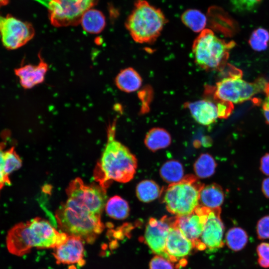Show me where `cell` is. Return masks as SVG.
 Wrapping results in <instances>:
<instances>
[{
    "label": "cell",
    "instance_id": "cell-1",
    "mask_svg": "<svg viewBox=\"0 0 269 269\" xmlns=\"http://www.w3.org/2000/svg\"><path fill=\"white\" fill-rule=\"evenodd\" d=\"M66 192L67 199L55 213L59 228L68 236L93 243L104 229L101 215L106 203V190L98 184H86L76 178Z\"/></svg>",
    "mask_w": 269,
    "mask_h": 269
},
{
    "label": "cell",
    "instance_id": "cell-2",
    "mask_svg": "<svg viewBox=\"0 0 269 269\" xmlns=\"http://www.w3.org/2000/svg\"><path fill=\"white\" fill-rule=\"evenodd\" d=\"M115 122L107 129V140L93 173L95 181L107 190L113 181L126 183L135 173L137 160L128 148L115 138Z\"/></svg>",
    "mask_w": 269,
    "mask_h": 269
},
{
    "label": "cell",
    "instance_id": "cell-3",
    "mask_svg": "<svg viewBox=\"0 0 269 269\" xmlns=\"http://www.w3.org/2000/svg\"><path fill=\"white\" fill-rule=\"evenodd\" d=\"M68 237V235L57 231L48 221L36 217L14 225L6 235V246L10 254L20 257L33 248L55 249Z\"/></svg>",
    "mask_w": 269,
    "mask_h": 269
},
{
    "label": "cell",
    "instance_id": "cell-4",
    "mask_svg": "<svg viewBox=\"0 0 269 269\" xmlns=\"http://www.w3.org/2000/svg\"><path fill=\"white\" fill-rule=\"evenodd\" d=\"M167 22L163 12L145 0H137L126 22V27L136 42L153 43Z\"/></svg>",
    "mask_w": 269,
    "mask_h": 269
},
{
    "label": "cell",
    "instance_id": "cell-5",
    "mask_svg": "<svg viewBox=\"0 0 269 269\" xmlns=\"http://www.w3.org/2000/svg\"><path fill=\"white\" fill-rule=\"evenodd\" d=\"M235 45L234 41H226L211 29H205L194 40L192 51L195 62L201 68L209 71H221Z\"/></svg>",
    "mask_w": 269,
    "mask_h": 269
},
{
    "label": "cell",
    "instance_id": "cell-6",
    "mask_svg": "<svg viewBox=\"0 0 269 269\" xmlns=\"http://www.w3.org/2000/svg\"><path fill=\"white\" fill-rule=\"evenodd\" d=\"M193 175H187L179 182L161 190L160 197L167 210L176 216L192 213L199 206L200 191L203 186Z\"/></svg>",
    "mask_w": 269,
    "mask_h": 269
},
{
    "label": "cell",
    "instance_id": "cell-7",
    "mask_svg": "<svg viewBox=\"0 0 269 269\" xmlns=\"http://www.w3.org/2000/svg\"><path fill=\"white\" fill-rule=\"evenodd\" d=\"M228 77L224 78L214 86L215 97L224 101L238 104L251 99L255 95L265 90L267 83L263 78L253 82L242 79L241 70L235 68Z\"/></svg>",
    "mask_w": 269,
    "mask_h": 269
},
{
    "label": "cell",
    "instance_id": "cell-8",
    "mask_svg": "<svg viewBox=\"0 0 269 269\" xmlns=\"http://www.w3.org/2000/svg\"><path fill=\"white\" fill-rule=\"evenodd\" d=\"M206 98L185 103L193 119L203 126H209L218 118L226 119L232 114L234 109L231 103L224 101L215 96L214 87L208 86L205 90Z\"/></svg>",
    "mask_w": 269,
    "mask_h": 269
},
{
    "label": "cell",
    "instance_id": "cell-9",
    "mask_svg": "<svg viewBox=\"0 0 269 269\" xmlns=\"http://www.w3.org/2000/svg\"><path fill=\"white\" fill-rule=\"evenodd\" d=\"M98 0H50L48 9L51 24L56 27L76 25L83 15Z\"/></svg>",
    "mask_w": 269,
    "mask_h": 269
},
{
    "label": "cell",
    "instance_id": "cell-10",
    "mask_svg": "<svg viewBox=\"0 0 269 269\" xmlns=\"http://www.w3.org/2000/svg\"><path fill=\"white\" fill-rule=\"evenodd\" d=\"M34 29L31 23L10 14L0 15V37L2 45L7 50H15L32 39Z\"/></svg>",
    "mask_w": 269,
    "mask_h": 269
},
{
    "label": "cell",
    "instance_id": "cell-11",
    "mask_svg": "<svg viewBox=\"0 0 269 269\" xmlns=\"http://www.w3.org/2000/svg\"><path fill=\"white\" fill-rule=\"evenodd\" d=\"M210 209L199 205L191 213L174 218L173 225L194 244L195 249L203 250L204 246L200 238L203 232Z\"/></svg>",
    "mask_w": 269,
    "mask_h": 269
},
{
    "label": "cell",
    "instance_id": "cell-12",
    "mask_svg": "<svg viewBox=\"0 0 269 269\" xmlns=\"http://www.w3.org/2000/svg\"><path fill=\"white\" fill-rule=\"evenodd\" d=\"M174 220V218H168L166 216L160 219L150 218L146 224L143 237L145 244L154 253L167 260L165 247L168 233Z\"/></svg>",
    "mask_w": 269,
    "mask_h": 269
},
{
    "label": "cell",
    "instance_id": "cell-13",
    "mask_svg": "<svg viewBox=\"0 0 269 269\" xmlns=\"http://www.w3.org/2000/svg\"><path fill=\"white\" fill-rule=\"evenodd\" d=\"M194 248L192 242L185 237L173 223L168 233L165 247L168 260L171 263L178 262V266L185 265V258Z\"/></svg>",
    "mask_w": 269,
    "mask_h": 269
},
{
    "label": "cell",
    "instance_id": "cell-14",
    "mask_svg": "<svg viewBox=\"0 0 269 269\" xmlns=\"http://www.w3.org/2000/svg\"><path fill=\"white\" fill-rule=\"evenodd\" d=\"M221 208L210 209L204 230L200 238L206 249L213 251L224 246V224L220 217Z\"/></svg>",
    "mask_w": 269,
    "mask_h": 269
},
{
    "label": "cell",
    "instance_id": "cell-15",
    "mask_svg": "<svg viewBox=\"0 0 269 269\" xmlns=\"http://www.w3.org/2000/svg\"><path fill=\"white\" fill-rule=\"evenodd\" d=\"M83 242L78 237L68 236L64 243L55 248L53 256L57 264L83 265L85 263Z\"/></svg>",
    "mask_w": 269,
    "mask_h": 269
},
{
    "label": "cell",
    "instance_id": "cell-16",
    "mask_svg": "<svg viewBox=\"0 0 269 269\" xmlns=\"http://www.w3.org/2000/svg\"><path fill=\"white\" fill-rule=\"evenodd\" d=\"M39 59L37 64H26L14 69V73L24 89H31L44 81L48 66L40 56Z\"/></svg>",
    "mask_w": 269,
    "mask_h": 269
},
{
    "label": "cell",
    "instance_id": "cell-17",
    "mask_svg": "<svg viewBox=\"0 0 269 269\" xmlns=\"http://www.w3.org/2000/svg\"><path fill=\"white\" fill-rule=\"evenodd\" d=\"M224 195L219 185L212 183L203 186L200 191L199 205L214 209L220 208L224 201Z\"/></svg>",
    "mask_w": 269,
    "mask_h": 269
},
{
    "label": "cell",
    "instance_id": "cell-18",
    "mask_svg": "<svg viewBox=\"0 0 269 269\" xmlns=\"http://www.w3.org/2000/svg\"><path fill=\"white\" fill-rule=\"evenodd\" d=\"M115 84L118 88L126 93L138 90L142 84V78L138 73L132 67L122 70L116 77Z\"/></svg>",
    "mask_w": 269,
    "mask_h": 269
},
{
    "label": "cell",
    "instance_id": "cell-19",
    "mask_svg": "<svg viewBox=\"0 0 269 269\" xmlns=\"http://www.w3.org/2000/svg\"><path fill=\"white\" fill-rule=\"evenodd\" d=\"M80 23L85 31L91 34H98L104 29L106 19L101 11L91 8L83 15Z\"/></svg>",
    "mask_w": 269,
    "mask_h": 269
},
{
    "label": "cell",
    "instance_id": "cell-20",
    "mask_svg": "<svg viewBox=\"0 0 269 269\" xmlns=\"http://www.w3.org/2000/svg\"><path fill=\"white\" fill-rule=\"evenodd\" d=\"M171 141V136L165 130L160 128H154L146 134L144 143L148 149L155 151L167 147L170 144Z\"/></svg>",
    "mask_w": 269,
    "mask_h": 269
},
{
    "label": "cell",
    "instance_id": "cell-21",
    "mask_svg": "<svg viewBox=\"0 0 269 269\" xmlns=\"http://www.w3.org/2000/svg\"><path fill=\"white\" fill-rule=\"evenodd\" d=\"M105 210L109 217L117 220L126 219L130 213L127 201L118 195L111 197L106 201Z\"/></svg>",
    "mask_w": 269,
    "mask_h": 269
},
{
    "label": "cell",
    "instance_id": "cell-22",
    "mask_svg": "<svg viewBox=\"0 0 269 269\" xmlns=\"http://www.w3.org/2000/svg\"><path fill=\"white\" fill-rule=\"evenodd\" d=\"M182 22L195 32H201L205 29L207 18L199 10L189 9L185 11L181 16Z\"/></svg>",
    "mask_w": 269,
    "mask_h": 269
},
{
    "label": "cell",
    "instance_id": "cell-23",
    "mask_svg": "<svg viewBox=\"0 0 269 269\" xmlns=\"http://www.w3.org/2000/svg\"><path fill=\"white\" fill-rule=\"evenodd\" d=\"M161 178L166 182L172 184L180 181L184 177V170L181 163L175 160L165 162L160 169Z\"/></svg>",
    "mask_w": 269,
    "mask_h": 269
},
{
    "label": "cell",
    "instance_id": "cell-24",
    "mask_svg": "<svg viewBox=\"0 0 269 269\" xmlns=\"http://www.w3.org/2000/svg\"><path fill=\"white\" fill-rule=\"evenodd\" d=\"M161 193L158 185L150 180L140 181L136 187V194L138 199L143 202H149L160 197Z\"/></svg>",
    "mask_w": 269,
    "mask_h": 269
},
{
    "label": "cell",
    "instance_id": "cell-25",
    "mask_svg": "<svg viewBox=\"0 0 269 269\" xmlns=\"http://www.w3.org/2000/svg\"><path fill=\"white\" fill-rule=\"evenodd\" d=\"M216 163L213 157L208 153H203L194 164V170L197 177L205 178L215 172Z\"/></svg>",
    "mask_w": 269,
    "mask_h": 269
},
{
    "label": "cell",
    "instance_id": "cell-26",
    "mask_svg": "<svg viewBox=\"0 0 269 269\" xmlns=\"http://www.w3.org/2000/svg\"><path fill=\"white\" fill-rule=\"evenodd\" d=\"M248 238L246 232L243 229L234 227L227 232L226 235V242L230 249L238 251L245 247Z\"/></svg>",
    "mask_w": 269,
    "mask_h": 269
},
{
    "label": "cell",
    "instance_id": "cell-27",
    "mask_svg": "<svg viewBox=\"0 0 269 269\" xmlns=\"http://www.w3.org/2000/svg\"><path fill=\"white\" fill-rule=\"evenodd\" d=\"M269 41V32L263 28H258L252 32L249 43L254 50L262 51L267 48Z\"/></svg>",
    "mask_w": 269,
    "mask_h": 269
},
{
    "label": "cell",
    "instance_id": "cell-28",
    "mask_svg": "<svg viewBox=\"0 0 269 269\" xmlns=\"http://www.w3.org/2000/svg\"><path fill=\"white\" fill-rule=\"evenodd\" d=\"M4 172L6 176L19 169L22 166V160L17 153L14 146L5 150L4 152Z\"/></svg>",
    "mask_w": 269,
    "mask_h": 269
},
{
    "label": "cell",
    "instance_id": "cell-29",
    "mask_svg": "<svg viewBox=\"0 0 269 269\" xmlns=\"http://www.w3.org/2000/svg\"><path fill=\"white\" fill-rule=\"evenodd\" d=\"M262 0H231L232 5L239 12L249 11L254 9Z\"/></svg>",
    "mask_w": 269,
    "mask_h": 269
},
{
    "label": "cell",
    "instance_id": "cell-30",
    "mask_svg": "<svg viewBox=\"0 0 269 269\" xmlns=\"http://www.w3.org/2000/svg\"><path fill=\"white\" fill-rule=\"evenodd\" d=\"M258 263L263 268H269V243H262L257 248Z\"/></svg>",
    "mask_w": 269,
    "mask_h": 269
},
{
    "label": "cell",
    "instance_id": "cell-31",
    "mask_svg": "<svg viewBox=\"0 0 269 269\" xmlns=\"http://www.w3.org/2000/svg\"><path fill=\"white\" fill-rule=\"evenodd\" d=\"M5 145V142H0V190L4 185L11 184L9 177L6 176L4 172V152Z\"/></svg>",
    "mask_w": 269,
    "mask_h": 269
},
{
    "label": "cell",
    "instance_id": "cell-32",
    "mask_svg": "<svg viewBox=\"0 0 269 269\" xmlns=\"http://www.w3.org/2000/svg\"><path fill=\"white\" fill-rule=\"evenodd\" d=\"M149 269H174L171 262L165 258L156 255L149 263Z\"/></svg>",
    "mask_w": 269,
    "mask_h": 269
},
{
    "label": "cell",
    "instance_id": "cell-33",
    "mask_svg": "<svg viewBox=\"0 0 269 269\" xmlns=\"http://www.w3.org/2000/svg\"><path fill=\"white\" fill-rule=\"evenodd\" d=\"M257 231L259 239H269V215L263 217L259 221Z\"/></svg>",
    "mask_w": 269,
    "mask_h": 269
},
{
    "label": "cell",
    "instance_id": "cell-34",
    "mask_svg": "<svg viewBox=\"0 0 269 269\" xmlns=\"http://www.w3.org/2000/svg\"><path fill=\"white\" fill-rule=\"evenodd\" d=\"M264 92L266 98L263 103V111L267 123L269 124V82H267Z\"/></svg>",
    "mask_w": 269,
    "mask_h": 269
},
{
    "label": "cell",
    "instance_id": "cell-35",
    "mask_svg": "<svg viewBox=\"0 0 269 269\" xmlns=\"http://www.w3.org/2000/svg\"><path fill=\"white\" fill-rule=\"evenodd\" d=\"M261 169L264 174L269 175V153L266 154L262 157Z\"/></svg>",
    "mask_w": 269,
    "mask_h": 269
},
{
    "label": "cell",
    "instance_id": "cell-36",
    "mask_svg": "<svg viewBox=\"0 0 269 269\" xmlns=\"http://www.w3.org/2000/svg\"><path fill=\"white\" fill-rule=\"evenodd\" d=\"M262 191L266 197L269 198V177L263 180L262 183Z\"/></svg>",
    "mask_w": 269,
    "mask_h": 269
},
{
    "label": "cell",
    "instance_id": "cell-37",
    "mask_svg": "<svg viewBox=\"0 0 269 269\" xmlns=\"http://www.w3.org/2000/svg\"><path fill=\"white\" fill-rule=\"evenodd\" d=\"M40 3L41 4L48 7L49 2L50 0H34Z\"/></svg>",
    "mask_w": 269,
    "mask_h": 269
},
{
    "label": "cell",
    "instance_id": "cell-38",
    "mask_svg": "<svg viewBox=\"0 0 269 269\" xmlns=\"http://www.w3.org/2000/svg\"><path fill=\"white\" fill-rule=\"evenodd\" d=\"M9 0H0V7L5 5L8 3Z\"/></svg>",
    "mask_w": 269,
    "mask_h": 269
}]
</instances>
